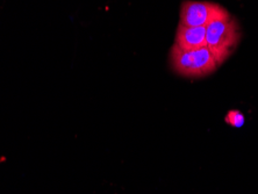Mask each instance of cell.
<instances>
[{
  "instance_id": "7a4b0ae2",
  "label": "cell",
  "mask_w": 258,
  "mask_h": 194,
  "mask_svg": "<svg viewBox=\"0 0 258 194\" xmlns=\"http://www.w3.org/2000/svg\"><path fill=\"white\" fill-rule=\"evenodd\" d=\"M238 22L231 17L229 20L212 22L206 27V44L218 66L227 60L241 41Z\"/></svg>"
},
{
  "instance_id": "5b68a950",
  "label": "cell",
  "mask_w": 258,
  "mask_h": 194,
  "mask_svg": "<svg viewBox=\"0 0 258 194\" xmlns=\"http://www.w3.org/2000/svg\"><path fill=\"white\" fill-rule=\"evenodd\" d=\"M226 123H228L231 127L235 128H241L244 125L245 122V117L243 115V113H241L238 109H231L225 117Z\"/></svg>"
},
{
  "instance_id": "277c9868",
  "label": "cell",
  "mask_w": 258,
  "mask_h": 194,
  "mask_svg": "<svg viewBox=\"0 0 258 194\" xmlns=\"http://www.w3.org/2000/svg\"><path fill=\"white\" fill-rule=\"evenodd\" d=\"M174 44L185 51H192L207 47L206 27H188L178 25L174 37Z\"/></svg>"
},
{
  "instance_id": "6da1fadb",
  "label": "cell",
  "mask_w": 258,
  "mask_h": 194,
  "mask_svg": "<svg viewBox=\"0 0 258 194\" xmlns=\"http://www.w3.org/2000/svg\"><path fill=\"white\" fill-rule=\"evenodd\" d=\"M170 66L177 75L189 79L206 77L219 67L207 47L185 51L177 44H173L170 50Z\"/></svg>"
},
{
  "instance_id": "3957f363",
  "label": "cell",
  "mask_w": 258,
  "mask_h": 194,
  "mask_svg": "<svg viewBox=\"0 0 258 194\" xmlns=\"http://www.w3.org/2000/svg\"><path fill=\"white\" fill-rule=\"evenodd\" d=\"M230 13L225 7L211 2L186 0L180 6V25L188 27H207L212 22L229 20Z\"/></svg>"
}]
</instances>
